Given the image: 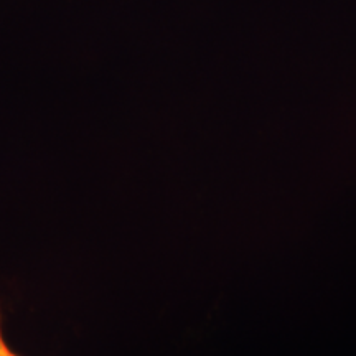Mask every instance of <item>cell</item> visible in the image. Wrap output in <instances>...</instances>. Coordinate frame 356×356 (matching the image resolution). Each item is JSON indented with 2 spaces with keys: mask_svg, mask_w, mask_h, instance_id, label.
I'll list each match as a JSON object with an SVG mask.
<instances>
[{
  "mask_svg": "<svg viewBox=\"0 0 356 356\" xmlns=\"http://www.w3.org/2000/svg\"><path fill=\"white\" fill-rule=\"evenodd\" d=\"M0 356H20V355H17L15 351L10 350V346L7 345L6 338H3V333H2V315H0Z\"/></svg>",
  "mask_w": 356,
  "mask_h": 356,
  "instance_id": "1",
  "label": "cell"
}]
</instances>
